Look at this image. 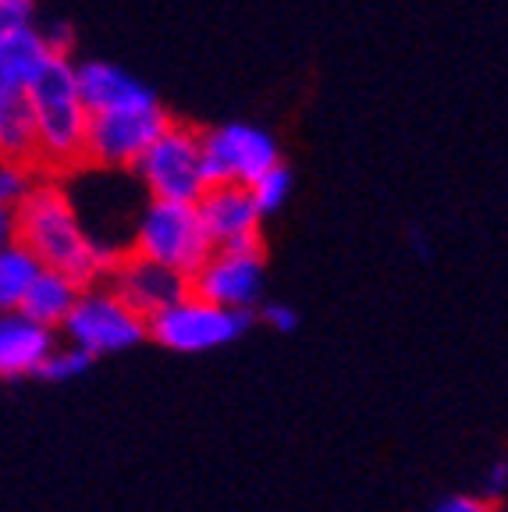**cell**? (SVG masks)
<instances>
[{"mask_svg":"<svg viewBox=\"0 0 508 512\" xmlns=\"http://www.w3.org/2000/svg\"><path fill=\"white\" fill-rule=\"evenodd\" d=\"M260 320L267 324L270 331H278V335H292L299 328V313L285 303H263L260 306Z\"/></svg>","mask_w":508,"mask_h":512,"instance_id":"obj_21","label":"cell"},{"mask_svg":"<svg viewBox=\"0 0 508 512\" xmlns=\"http://www.w3.org/2000/svg\"><path fill=\"white\" fill-rule=\"evenodd\" d=\"M93 356L89 352H82V349H75V345H57L54 349V356L47 360V367L40 370V377L43 381H50V384H64V381H75V377H82L89 367H93Z\"/></svg>","mask_w":508,"mask_h":512,"instance_id":"obj_19","label":"cell"},{"mask_svg":"<svg viewBox=\"0 0 508 512\" xmlns=\"http://www.w3.org/2000/svg\"><path fill=\"white\" fill-rule=\"evenodd\" d=\"M171 125L167 111L150 114H100L89 125V143H86V164L96 168H135L139 157L164 136V128Z\"/></svg>","mask_w":508,"mask_h":512,"instance_id":"obj_9","label":"cell"},{"mask_svg":"<svg viewBox=\"0 0 508 512\" xmlns=\"http://www.w3.org/2000/svg\"><path fill=\"white\" fill-rule=\"evenodd\" d=\"M203 164L210 185H253L263 171L281 164V150L270 132L246 121H228L203 132Z\"/></svg>","mask_w":508,"mask_h":512,"instance_id":"obj_7","label":"cell"},{"mask_svg":"<svg viewBox=\"0 0 508 512\" xmlns=\"http://www.w3.org/2000/svg\"><path fill=\"white\" fill-rule=\"evenodd\" d=\"M196 207L214 249L263 246V235H260L263 214L256 210L246 185H210L207 196Z\"/></svg>","mask_w":508,"mask_h":512,"instance_id":"obj_12","label":"cell"},{"mask_svg":"<svg viewBox=\"0 0 508 512\" xmlns=\"http://www.w3.org/2000/svg\"><path fill=\"white\" fill-rule=\"evenodd\" d=\"M430 512H498V505L484 495H445L430 505Z\"/></svg>","mask_w":508,"mask_h":512,"instance_id":"obj_22","label":"cell"},{"mask_svg":"<svg viewBox=\"0 0 508 512\" xmlns=\"http://www.w3.org/2000/svg\"><path fill=\"white\" fill-rule=\"evenodd\" d=\"M36 114V164L75 168L86 164L93 114L79 96V72L72 57H54L29 89Z\"/></svg>","mask_w":508,"mask_h":512,"instance_id":"obj_2","label":"cell"},{"mask_svg":"<svg viewBox=\"0 0 508 512\" xmlns=\"http://www.w3.org/2000/svg\"><path fill=\"white\" fill-rule=\"evenodd\" d=\"M0 160L36 164V114L18 89H0Z\"/></svg>","mask_w":508,"mask_h":512,"instance_id":"obj_15","label":"cell"},{"mask_svg":"<svg viewBox=\"0 0 508 512\" xmlns=\"http://www.w3.org/2000/svg\"><path fill=\"white\" fill-rule=\"evenodd\" d=\"M15 242V210H4L0 207V249Z\"/></svg>","mask_w":508,"mask_h":512,"instance_id":"obj_25","label":"cell"},{"mask_svg":"<svg viewBox=\"0 0 508 512\" xmlns=\"http://www.w3.org/2000/svg\"><path fill=\"white\" fill-rule=\"evenodd\" d=\"M79 296H82V285L75 278H68L61 271H43L40 281L32 285L29 299L22 303V313L36 320V324H43V328L61 331L64 320L72 317Z\"/></svg>","mask_w":508,"mask_h":512,"instance_id":"obj_16","label":"cell"},{"mask_svg":"<svg viewBox=\"0 0 508 512\" xmlns=\"http://www.w3.org/2000/svg\"><path fill=\"white\" fill-rule=\"evenodd\" d=\"M107 285L146 320L189 296V278H182V274L171 271V267H160V264H153V260H143V256H132V253H125L118 264H114Z\"/></svg>","mask_w":508,"mask_h":512,"instance_id":"obj_11","label":"cell"},{"mask_svg":"<svg viewBox=\"0 0 508 512\" xmlns=\"http://www.w3.org/2000/svg\"><path fill=\"white\" fill-rule=\"evenodd\" d=\"M189 292L235 313L260 310L263 299V246L214 249L210 260L189 278Z\"/></svg>","mask_w":508,"mask_h":512,"instance_id":"obj_8","label":"cell"},{"mask_svg":"<svg viewBox=\"0 0 508 512\" xmlns=\"http://www.w3.org/2000/svg\"><path fill=\"white\" fill-rule=\"evenodd\" d=\"M57 349V331L43 328L22 310L0 313V381L40 377Z\"/></svg>","mask_w":508,"mask_h":512,"instance_id":"obj_13","label":"cell"},{"mask_svg":"<svg viewBox=\"0 0 508 512\" xmlns=\"http://www.w3.org/2000/svg\"><path fill=\"white\" fill-rule=\"evenodd\" d=\"M54 61L50 47L43 43L40 25H22L0 36V89L29 93L43 68Z\"/></svg>","mask_w":508,"mask_h":512,"instance_id":"obj_14","label":"cell"},{"mask_svg":"<svg viewBox=\"0 0 508 512\" xmlns=\"http://www.w3.org/2000/svg\"><path fill=\"white\" fill-rule=\"evenodd\" d=\"M32 164H15V160H0V207L18 210L22 200L32 192Z\"/></svg>","mask_w":508,"mask_h":512,"instance_id":"obj_20","label":"cell"},{"mask_svg":"<svg viewBox=\"0 0 508 512\" xmlns=\"http://www.w3.org/2000/svg\"><path fill=\"white\" fill-rule=\"evenodd\" d=\"M505 491H508V459H494L484 470V498L498 505Z\"/></svg>","mask_w":508,"mask_h":512,"instance_id":"obj_24","label":"cell"},{"mask_svg":"<svg viewBox=\"0 0 508 512\" xmlns=\"http://www.w3.org/2000/svg\"><path fill=\"white\" fill-rule=\"evenodd\" d=\"M249 196H253L256 210H260L263 217L285 207V200L292 196V171H288L285 160H281V164H274L270 171H263V175L249 185Z\"/></svg>","mask_w":508,"mask_h":512,"instance_id":"obj_18","label":"cell"},{"mask_svg":"<svg viewBox=\"0 0 508 512\" xmlns=\"http://www.w3.org/2000/svg\"><path fill=\"white\" fill-rule=\"evenodd\" d=\"M15 239L36 253L47 271H61L82 288L111 278L114 264L125 253H114L107 242L86 232L72 196L57 182H36L15 210Z\"/></svg>","mask_w":508,"mask_h":512,"instance_id":"obj_1","label":"cell"},{"mask_svg":"<svg viewBox=\"0 0 508 512\" xmlns=\"http://www.w3.org/2000/svg\"><path fill=\"white\" fill-rule=\"evenodd\" d=\"M47 267L36 260V253L22 246V242H8L0 249V313L22 310V303L29 299L32 285L40 281V274Z\"/></svg>","mask_w":508,"mask_h":512,"instance_id":"obj_17","label":"cell"},{"mask_svg":"<svg viewBox=\"0 0 508 512\" xmlns=\"http://www.w3.org/2000/svg\"><path fill=\"white\" fill-rule=\"evenodd\" d=\"M249 324H253V313L224 310V306L207 303L192 292L146 320L150 342L164 345L171 352H182V356H199V352H214L239 342L249 331Z\"/></svg>","mask_w":508,"mask_h":512,"instance_id":"obj_6","label":"cell"},{"mask_svg":"<svg viewBox=\"0 0 508 512\" xmlns=\"http://www.w3.org/2000/svg\"><path fill=\"white\" fill-rule=\"evenodd\" d=\"M132 256H143L160 267H171L182 278H192L214 253L196 203L150 200L132 228Z\"/></svg>","mask_w":508,"mask_h":512,"instance_id":"obj_3","label":"cell"},{"mask_svg":"<svg viewBox=\"0 0 508 512\" xmlns=\"http://www.w3.org/2000/svg\"><path fill=\"white\" fill-rule=\"evenodd\" d=\"M61 335L68 345L100 360V356H118L146 342L150 328H146V317H139L111 285H89L82 288L72 317L64 320Z\"/></svg>","mask_w":508,"mask_h":512,"instance_id":"obj_5","label":"cell"},{"mask_svg":"<svg viewBox=\"0 0 508 512\" xmlns=\"http://www.w3.org/2000/svg\"><path fill=\"white\" fill-rule=\"evenodd\" d=\"M132 171L146 185L150 200L199 203L210 189L207 164H203V132L171 121Z\"/></svg>","mask_w":508,"mask_h":512,"instance_id":"obj_4","label":"cell"},{"mask_svg":"<svg viewBox=\"0 0 508 512\" xmlns=\"http://www.w3.org/2000/svg\"><path fill=\"white\" fill-rule=\"evenodd\" d=\"M40 32H43V43L50 47V54H54V57H72V47H75L72 25L50 22V25H40Z\"/></svg>","mask_w":508,"mask_h":512,"instance_id":"obj_23","label":"cell"},{"mask_svg":"<svg viewBox=\"0 0 508 512\" xmlns=\"http://www.w3.org/2000/svg\"><path fill=\"white\" fill-rule=\"evenodd\" d=\"M79 72V96L93 118L100 114H150L160 111V100L146 82L128 75L125 68L111 61H82Z\"/></svg>","mask_w":508,"mask_h":512,"instance_id":"obj_10","label":"cell"}]
</instances>
